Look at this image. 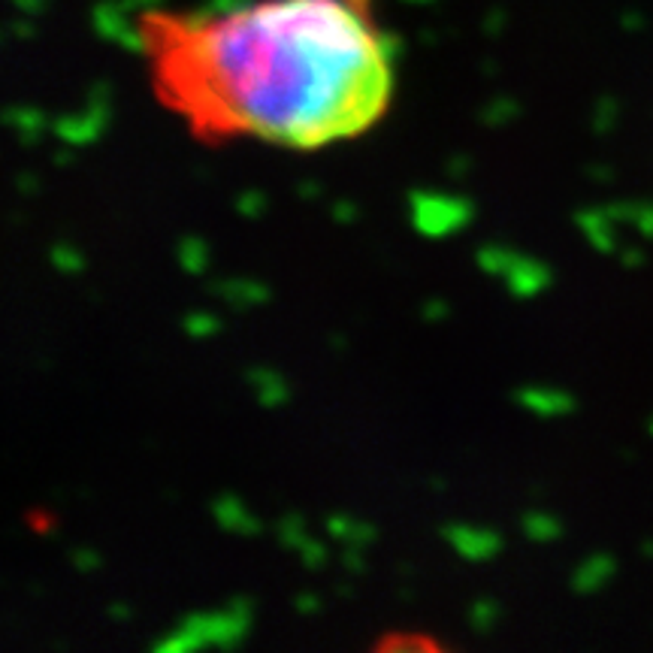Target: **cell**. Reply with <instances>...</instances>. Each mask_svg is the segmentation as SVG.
Returning a JSON list of instances; mask_svg holds the SVG:
<instances>
[{
  "mask_svg": "<svg viewBox=\"0 0 653 653\" xmlns=\"http://www.w3.org/2000/svg\"><path fill=\"white\" fill-rule=\"evenodd\" d=\"M520 400L526 402V406H535V409H541L544 415H554V409H557V393L554 391H548V393H541V391H530V393H524Z\"/></svg>",
  "mask_w": 653,
  "mask_h": 653,
  "instance_id": "obj_3",
  "label": "cell"
},
{
  "mask_svg": "<svg viewBox=\"0 0 653 653\" xmlns=\"http://www.w3.org/2000/svg\"><path fill=\"white\" fill-rule=\"evenodd\" d=\"M139 45L194 121L293 149L363 130L387 103L393 40L369 0H252L149 12Z\"/></svg>",
  "mask_w": 653,
  "mask_h": 653,
  "instance_id": "obj_1",
  "label": "cell"
},
{
  "mask_svg": "<svg viewBox=\"0 0 653 653\" xmlns=\"http://www.w3.org/2000/svg\"><path fill=\"white\" fill-rule=\"evenodd\" d=\"M460 209H463V203H457V200L435 197V206L430 212H426L424 206H415V221L424 233H448L450 227H457V224L463 221Z\"/></svg>",
  "mask_w": 653,
  "mask_h": 653,
  "instance_id": "obj_2",
  "label": "cell"
}]
</instances>
